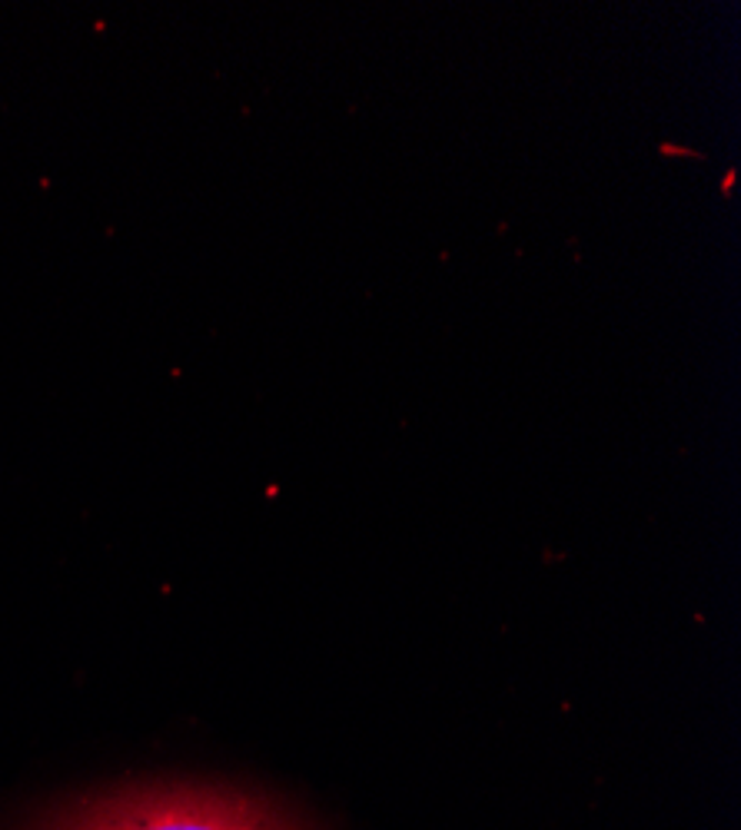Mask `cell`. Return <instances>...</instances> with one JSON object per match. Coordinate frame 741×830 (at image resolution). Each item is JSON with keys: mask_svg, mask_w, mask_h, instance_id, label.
<instances>
[{"mask_svg": "<svg viewBox=\"0 0 741 830\" xmlns=\"http://www.w3.org/2000/svg\"><path fill=\"white\" fill-rule=\"evenodd\" d=\"M27 830H319L299 811L234 784H124L57 804Z\"/></svg>", "mask_w": 741, "mask_h": 830, "instance_id": "cell-1", "label": "cell"}]
</instances>
